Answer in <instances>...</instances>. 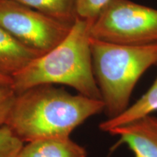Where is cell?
<instances>
[{
  "label": "cell",
  "instance_id": "9",
  "mask_svg": "<svg viewBox=\"0 0 157 157\" xmlns=\"http://www.w3.org/2000/svg\"><path fill=\"white\" fill-rule=\"evenodd\" d=\"M156 111L157 77L146 93L133 105H129L120 115L103 121L99 127L102 131L108 132L115 127L126 124L146 115L152 114Z\"/></svg>",
  "mask_w": 157,
  "mask_h": 157
},
{
  "label": "cell",
  "instance_id": "7",
  "mask_svg": "<svg viewBox=\"0 0 157 157\" xmlns=\"http://www.w3.org/2000/svg\"><path fill=\"white\" fill-rule=\"evenodd\" d=\"M40 56L0 26V74L12 77Z\"/></svg>",
  "mask_w": 157,
  "mask_h": 157
},
{
  "label": "cell",
  "instance_id": "6",
  "mask_svg": "<svg viewBox=\"0 0 157 157\" xmlns=\"http://www.w3.org/2000/svg\"><path fill=\"white\" fill-rule=\"evenodd\" d=\"M108 133L119 136L134 157H157V117L152 114L115 127Z\"/></svg>",
  "mask_w": 157,
  "mask_h": 157
},
{
  "label": "cell",
  "instance_id": "13",
  "mask_svg": "<svg viewBox=\"0 0 157 157\" xmlns=\"http://www.w3.org/2000/svg\"><path fill=\"white\" fill-rule=\"evenodd\" d=\"M16 96L11 87H0V126L5 125Z\"/></svg>",
  "mask_w": 157,
  "mask_h": 157
},
{
  "label": "cell",
  "instance_id": "15",
  "mask_svg": "<svg viewBox=\"0 0 157 157\" xmlns=\"http://www.w3.org/2000/svg\"><path fill=\"white\" fill-rule=\"evenodd\" d=\"M1 1H2V0H0V2H1Z\"/></svg>",
  "mask_w": 157,
  "mask_h": 157
},
{
  "label": "cell",
  "instance_id": "14",
  "mask_svg": "<svg viewBox=\"0 0 157 157\" xmlns=\"http://www.w3.org/2000/svg\"><path fill=\"white\" fill-rule=\"evenodd\" d=\"M13 83L12 77L10 76H4L2 74H0V87H11Z\"/></svg>",
  "mask_w": 157,
  "mask_h": 157
},
{
  "label": "cell",
  "instance_id": "10",
  "mask_svg": "<svg viewBox=\"0 0 157 157\" xmlns=\"http://www.w3.org/2000/svg\"><path fill=\"white\" fill-rule=\"evenodd\" d=\"M60 21L73 25L78 18L76 0H14Z\"/></svg>",
  "mask_w": 157,
  "mask_h": 157
},
{
  "label": "cell",
  "instance_id": "1",
  "mask_svg": "<svg viewBox=\"0 0 157 157\" xmlns=\"http://www.w3.org/2000/svg\"><path fill=\"white\" fill-rule=\"evenodd\" d=\"M103 111L101 100L42 84L16 94L5 125L23 143L66 137L87 119Z\"/></svg>",
  "mask_w": 157,
  "mask_h": 157
},
{
  "label": "cell",
  "instance_id": "3",
  "mask_svg": "<svg viewBox=\"0 0 157 157\" xmlns=\"http://www.w3.org/2000/svg\"><path fill=\"white\" fill-rule=\"evenodd\" d=\"M94 76L108 119L128 108L143 74L157 64V44L131 46L90 39Z\"/></svg>",
  "mask_w": 157,
  "mask_h": 157
},
{
  "label": "cell",
  "instance_id": "12",
  "mask_svg": "<svg viewBox=\"0 0 157 157\" xmlns=\"http://www.w3.org/2000/svg\"><path fill=\"white\" fill-rule=\"evenodd\" d=\"M109 0H76L78 18L93 23Z\"/></svg>",
  "mask_w": 157,
  "mask_h": 157
},
{
  "label": "cell",
  "instance_id": "2",
  "mask_svg": "<svg viewBox=\"0 0 157 157\" xmlns=\"http://www.w3.org/2000/svg\"><path fill=\"white\" fill-rule=\"evenodd\" d=\"M92 23L77 18L61 42L12 76L16 94L42 84L69 86L78 94L101 100L90 49Z\"/></svg>",
  "mask_w": 157,
  "mask_h": 157
},
{
  "label": "cell",
  "instance_id": "4",
  "mask_svg": "<svg viewBox=\"0 0 157 157\" xmlns=\"http://www.w3.org/2000/svg\"><path fill=\"white\" fill-rule=\"evenodd\" d=\"M91 38L114 44H157V10L131 0H109L92 23Z\"/></svg>",
  "mask_w": 157,
  "mask_h": 157
},
{
  "label": "cell",
  "instance_id": "5",
  "mask_svg": "<svg viewBox=\"0 0 157 157\" xmlns=\"http://www.w3.org/2000/svg\"><path fill=\"white\" fill-rule=\"evenodd\" d=\"M73 25L57 21L14 0L0 2V26L41 55L61 42Z\"/></svg>",
  "mask_w": 157,
  "mask_h": 157
},
{
  "label": "cell",
  "instance_id": "8",
  "mask_svg": "<svg viewBox=\"0 0 157 157\" xmlns=\"http://www.w3.org/2000/svg\"><path fill=\"white\" fill-rule=\"evenodd\" d=\"M17 157H87V151L70 137H52L28 143Z\"/></svg>",
  "mask_w": 157,
  "mask_h": 157
},
{
  "label": "cell",
  "instance_id": "16",
  "mask_svg": "<svg viewBox=\"0 0 157 157\" xmlns=\"http://www.w3.org/2000/svg\"><path fill=\"white\" fill-rule=\"evenodd\" d=\"M16 157H17V156H16Z\"/></svg>",
  "mask_w": 157,
  "mask_h": 157
},
{
  "label": "cell",
  "instance_id": "11",
  "mask_svg": "<svg viewBox=\"0 0 157 157\" xmlns=\"http://www.w3.org/2000/svg\"><path fill=\"white\" fill-rule=\"evenodd\" d=\"M23 142L6 125L0 126V157H16Z\"/></svg>",
  "mask_w": 157,
  "mask_h": 157
}]
</instances>
